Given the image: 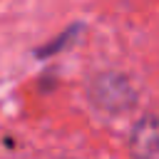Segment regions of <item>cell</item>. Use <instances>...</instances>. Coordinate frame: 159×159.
I'll return each mask as SVG.
<instances>
[{
    "mask_svg": "<svg viewBox=\"0 0 159 159\" xmlns=\"http://www.w3.org/2000/svg\"><path fill=\"white\" fill-rule=\"evenodd\" d=\"M134 144H137V152L142 154H159V114L147 117L142 127H137Z\"/></svg>",
    "mask_w": 159,
    "mask_h": 159,
    "instance_id": "6da1fadb",
    "label": "cell"
},
{
    "mask_svg": "<svg viewBox=\"0 0 159 159\" xmlns=\"http://www.w3.org/2000/svg\"><path fill=\"white\" fill-rule=\"evenodd\" d=\"M77 30H80V27H70V30H67L65 35H60V37H55V42H52V45H47V47H42V50H37V55H40V57H47V55H52V52H57V50H62V47H65V45L70 42V37H75V35H77Z\"/></svg>",
    "mask_w": 159,
    "mask_h": 159,
    "instance_id": "7a4b0ae2",
    "label": "cell"
}]
</instances>
